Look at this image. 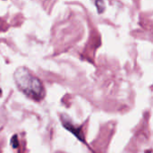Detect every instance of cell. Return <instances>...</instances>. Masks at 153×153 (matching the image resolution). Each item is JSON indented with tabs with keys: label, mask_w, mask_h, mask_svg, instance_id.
Listing matches in <instances>:
<instances>
[{
	"label": "cell",
	"mask_w": 153,
	"mask_h": 153,
	"mask_svg": "<svg viewBox=\"0 0 153 153\" xmlns=\"http://www.w3.org/2000/svg\"><path fill=\"white\" fill-rule=\"evenodd\" d=\"M13 78L19 90L27 97L37 101L44 98L45 90L41 81L27 68L19 67L15 71Z\"/></svg>",
	"instance_id": "cell-1"
},
{
	"label": "cell",
	"mask_w": 153,
	"mask_h": 153,
	"mask_svg": "<svg viewBox=\"0 0 153 153\" xmlns=\"http://www.w3.org/2000/svg\"><path fill=\"white\" fill-rule=\"evenodd\" d=\"M64 125H65V126L68 130H70L71 132H73V134H75V135H76L81 141H83V140H84V137H83V135H82V132L81 131L80 128L74 127L72 124H70V123H68V122H64Z\"/></svg>",
	"instance_id": "cell-2"
},
{
	"label": "cell",
	"mask_w": 153,
	"mask_h": 153,
	"mask_svg": "<svg viewBox=\"0 0 153 153\" xmlns=\"http://www.w3.org/2000/svg\"><path fill=\"white\" fill-rule=\"evenodd\" d=\"M1 94H2V91H1V90H0V96H1Z\"/></svg>",
	"instance_id": "cell-3"
}]
</instances>
